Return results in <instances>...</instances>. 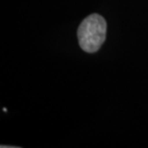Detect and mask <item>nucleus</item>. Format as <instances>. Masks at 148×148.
<instances>
[{
    "label": "nucleus",
    "mask_w": 148,
    "mask_h": 148,
    "mask_svg": "<svg viewBox=\"0 0 148 148\" xmlns=\"http://www.w3.org/2000/svg\"><path fill=\"white\" fill-rule=\"evenodd\" d=\"M107 23L104 17L98 14H92L83 20L78 28L80 47L88 53L98 51L106 40Z\"/></svg>",
    "instance_id": "obj_1"
}]
</instances>
